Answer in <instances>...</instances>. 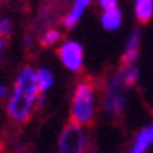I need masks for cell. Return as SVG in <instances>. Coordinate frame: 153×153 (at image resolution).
I'll return each instance as SVG.
<instances>
[{
    "label": "cell",
    "instance_id": "10",
    "mask_svg": "<svg viewBox=\"0 0 153 153\" xmlns=\"http://www.w3.org/2000/svg\"><path fill=\"white\" fill-rule=\"evenodd\" d=\"M135 14L138 22L146 24L153 17V0H136L135 2Z\"/></svg>",
    "mask_w": 153,
    "mask_h": 153
},
{
    "label": "cell",
    "instance_id": "18",
    "mask_svg": "<svg viewBox=\"0 0 153 153\" xmlns=\"http://www.w3.org/2000/svg\"><path fill=\"white\" fill-rule=\"evenodd\" d=\"M4 2H5V0H0V7H2V4H4Z\"/></svg>",
    "mask_w": 153,
    "mask_h": 153
},
{
    "label": "cell",
    "instance_id": "9",
    "mask_svg": "<svg viewBox=\"0 0 153 153\" xmlns=\"http://www.w3.org/2000/svg\"><path fill=\"white\" fill-rule=\"evenodd\" d=\"M121 12L118 9H111V10H104L101 15V25L106 30H116L121 25Z\"/></svg>",
    "mask_w": 153,
    "mask_h": 153
},
{
    "label": "cell",
    "instance_id": "12",
    "mask_svg": "<svg viewBox=\"0 0 153 153\" xmlns=\"http://www.w3.org/2000/svg\"><path fill=\"white\" fill-rule=\"evenodd\" d=\"M121 76H123V81L126 82V86L130 88L136 82L138 79V68L136 66H131V68H121Z\"/></svg>",
    "mask_w": 153,
    "mask_h": 153
},
{
    "label": "cell",
    "instance_id": "13",
    "mask_svg": "<svg viewBox=\"0 0 153 153\" xmlns=\"http://www.w3.org/2000/svg\"><path fill=\"white\" fill-rule=\"evenodd\" d=\"M59 39H61V32H59V30H56V29H49V30L45 32L44 36H42L41 44L44 45V47H47V45L56 44V42H57Z\"/></svg>",
    "mask_w": 153,
    "mask_h": 153
},
{
    "label": "cell",
    "instance_id": "6",
    "mask_svg": "<svg viewBox=\"0 0 153 153\" xmlns=\"http://www.w3.org/2000/svg\"><path fill=\"white\" fill-rule=\"evenodd\" d=\"M138 45H140V34L138 30H133L130 41L126 44V51L121 57V68H131L135 66L136 57H138Z\"/></svg>",
    "mask_w": 153,
    "mask_h": 153
},
{
    "label": "cell",
    "instance_id": "8",
    "mask_svg": "<svg viewBox=\"0 0 153 153\" xmlns=\"http://www.w3.org/2000/svg\"><path fill=\"white\" fill-rule=\"evenodd\" d=\"M89 4H91V0H74V5H72L71 12H69L66 17H64V25H66L68 29L74 27V25L79 22V19H81L84 9H86Z\"/></svg>",
    "mask_w": 153,
    "mask_h": 153
},
{
    "label": "cell",
    "instance_id": "15",
    "mask_svg": "<svg viewBox=\"0 0 153 153\" xmlns=\"http://www.w3.org/2000/svg\"><path fill=\"white\" fill-rule=\"evenodd\" d=\"M98 2H99V5H101L104 10L116 9V5H118V0H98Z\"/></svg>",
    "mask_w": 153,
    "mask_h": 153
},
{
    "label": "cell",
    "instance_id": "4",
    "mask_svg": "<svg viewBox=\"0 0 153 153\" xmlns=\"http://www.w3.org/2000/svg\"><path fill=\"white\" fill-rule=\"evenodd\" d=\"M86 133L81 125L69 121L59 135V153H86Z\"/></svg>",
    "mask_w": 153,
    "mask_h": 153
},
{
    "label": "cell",
    "instance_id": "17",
    "mask_svg": "<svg viewBox=\"0 0 153 153\" xmlns=\"http://www.w3.org/2000/svg\"><path fill=\"white\" fill-rule=\"evenodd\" d=\"M5 96H7V89L0 84V98H5Z\"/></svg>",
    "mask_w": 153,
    "mask_h": 153
},
{
    "label": "cell",
    "instance_id": "5",
    "mask_svg": "<svg viewBox=\"0 0 153 153\" xmlns=\"http://www.w3.org/2000/svg\"><path fill=\"white\" fill-rule=\"evenodd\" d=\"M57 56L61 59V62L64 64V68H68L72 72H79L82 69V47L74 41L64 42L57 49Z\"/></svg>",
    "mask_w": 153,
    "mask_h": 153
},
{
    "label": "cell",
    "instance_id": "3",
    "mask_svg": "<svg viewBox=\"0 0 153 153\" xmlns=\"http://www.w3.org/2000/svg\"><path fill=\"white\" fill-rule=\"evenodd\" d=\"M128 89L126 82L123 81L121 72L113 74L109 82L106 84V93H104V111L111 118L121 116L125 109V93Z\"/></svg>",
    "mask_w": 153,
    "mask_h": 153
},
{
    "label": "cell",
    "instance_id": "16",
    "mask_svg": "<svg viewBox=\"0 0 153 153\" xmlns=\"http://www.w3.org/2000/svg\"><path fill=\"white\" fill-rule=\"evenodd\" d=\"M5 49V39L4 37H0V57H2V51ZM2 61V59H0Z\"/></svg>",
    "mask_w": 153,
    "mask_h": 153
},
{
    "label": "cell",
    "instance_id": "2",
    "mask_svg": "<svg viewBox=\"0 0 153 153\" xmlns=\"http://www.w3.org/2000/svg\"><path fill=\"white\" fill-rule=\"evenodd\" d=\"M96 99V82L91 77H86L77 82L71 104V121L81 126L93 125L94 120V101Z\"/></svg>",
    "mask_w": 153,
    "mask_h": 153
},
{
    "label": "cell",
    "instance_id": "1",
    "mask_svg": "<svg viewBox=\"0 0 153 153\" xmlns=\"http://www.w3.org/2000/svg\"><path fill=\"white\" fill-rule=\"evenodd\" d=\"M41 96L37 86L36 71L29 66L20 69L14 84V91L7 103V114L14 123L22 125L30 118L32 111L36 108L37 99Z\"/></svg>",
    "mask_w": 153,
    "mask_h": 153
},
{
    "label": "cell",
    "instance_id": "11",
    "mask_svg": "<svg viewBox=\"0 0 153 153\" xmlns=\"http://www.w3.org/2000/svg\"><path fill=\"white\" fill-rule=\"evenodd\" d=\"M36 77H37V86H39V91L45 93L47 89H51V86L54 84V77H52V72L49 69H39L36 71Z\"/></svg>",
    "mask_w": 153,
    "mask_h": 153
},
{
    "label": "cell",
    "instance_id": "7",
    "mask_svg": "<svg viewBox=\"0 0 153 153\" xmlns=\"http://www.w3.org/2000/svg\"><path fill=\"white\" fill-rule=\"evenodd\" d=\"M153 143V123L145 126L135 138V143L131 146L130 153H145V150Z\"/></svg>",
    "mask_w": 153,
    "mask_h": 153
},
{
    "label": "cell",
    "instance_id": "14",
    "mask_svg": "<svg viewBox=\"0 0 153 153\" xmlns=\"http://www.w3.org/2000/svg\"><path fill=\"white\" fill-rule=\"evenodd\" d=\"M12 34V22H10V19L7 17H0V37H7Z\"/></svg>",
    "mask_w": 153,
    "mask_h": 153
}]
</instances>
